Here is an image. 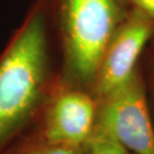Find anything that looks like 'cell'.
<instances>
[{"label": "cell", "mask_w": 154, "mask_h": 154, "mask_svg": "<svg viewBox=\"0 0 154 154\" xmlns=\"http://www.w3.org/2000/svg\"><path fill=\"white\" fill-rule=\"evenodd\" d=\"M44 0H34L0 52V154L27 135L59 79Z\"/></svg>", "instance_id": "1"}, {"label": "cell", "mask_w": 154, "mask_h": 154, "mask_svg": "<svg viewBox=\"0 0 154 154\" xmlns=\"http://www.w3.org/2000/svg\"><path fill=\"white\" fill-rule=\"evenodd\" d=\"M44 3L60 52V83L90 92L104 50L128 13L124 0Z\"/></svg>", "instance_id": "2"}, {"label": "cell", "mask_w": 154, "mask_h": 154, "mask_svg": "<svg viewBox=\"0 0 154 154\" xmlns=\"http://www.w3.org/2000/svg\"><path fill=\"white\" fill-rule=\"evenodd\" d=\"M134 154H154V126L140 75L97 101L95 126Z\"/></svg>", "instance_id": "3"}, {"label": "cell", "mask_w": 154, "mask_h": 154, "mask_svg": "<svg viewBox=\"0 0 154 154\" xmlns=\"http://www.w3.org/2000/svg\"><path fill=\"white\" fill-rule=\"evenodd\" d=\"M96 114L97 102L90 92L58 79L36 124L24 137L83 146L93 132Z\"/></svg>", "instance_id": "4"}, {"label": "cell", "mask_w": 154, "mask_h": 154, "mask_svg": "<svg viewBox=\"0 0 154 154\" xmlns=\"http://www.w3.org/2000/svg\"><path fill=\"white\" fill-rule=\"evenodd\" d=\"M154 32V21L137 8L128 11L107 44L91 94L99 101L125 84L137 71L136 64Z\"/></svg>", "instance_id": "5"}, {"label": "cell", "mask_w": 154, "mask_h": 154, "mask_svg": "<svg viewBox=\"0 0 154 154\" xmlns=\"http://www.w3.org/2000/svg\"><path fill=\"white\" fill-rule=\"evenodd\" d=\"M1 154H86L84 147L69 144H55L23 137Z\"/></svg>", "instance_id": "6"}, {"label": "cell", "mask_w": 154, "mask_h": 154, "mask_svg": "<svg viewBox=\"0 0 154 154\" xmlns=\"http://www.w3.org/2000/svg\"><path fill=\"white\" fill-rule=\"evenodd\" d=\"M86 154H128V151L107 132L94 127L84 143Z\"/></svg>", "instance_id": "7"}, {"label": "cell", "mask_w": 154, "mask_h": 154, "mask_svg": "<svg viewBox=\"0 0 154 154\" xmlns=\"http://www.w3.org/2000/svg\"><path fill=\"white\" fill-rule=\"evenodd\" d=\"M134 7L139 9L154 21V0H131Z\"/></svg>", "instance_id": "8"}]
</instances>
